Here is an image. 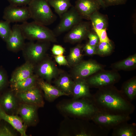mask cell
I'll return each mask as SVG.
<instances>
[{
	"label": "cell",
	"instance_id": "9a60e30c",
	"mask_svg": "<svg viewBox=\"0 0 136 136\" xmlns=\"http://www.w3.org/2000/svg\"><path fill=\"white\" fill-rule=\"evenodd\" d=\"M38 108L35 106L20 103L16 114L19 115L27 127L33 126L37 121Z\"/></svg>",
	"mask_w": 136,
	"mask_h": 136
},
{
	"label": "cell",
	"instance_id": "8992f818",
	"mask_svg": "<svg viewBox=\"0 0 136 136\" xmlns=\"http://www.w3.org/2000/svg\"><path fill=\"white\" fill-rule=\"evenodd\" d=\"M50 42L45 41H33L25 43L22 49L27 61L33 63L40 62L43 59L49 48Z\"/></svg>",
	"mask_w": 136,
	"mask_h": 136
},
{
	"label": "cell",
	"instance_id": "d590c367",
	"mask_svg": "<svg viewBox=\"0 0 136 136\" xmlns=\"http://www.w3.org/2000/svg\"><path fill=\"white\" fill-rule=\"evenodd\" d=\"M10 5L17 6L28 5L32 0H7Z\"/></svg>",
	"mask_w": 136,
	"mask_h": 136
},
{
	"label": "cell",
	"instance_id": "60d3db41",
	"mask_svg": "<svg viewBox=\"0 0 136 136\" xmlns=\"http://www.w3.org/2000/svg\"><path fill=\"white\" fill-rule=\"evenodd\" d=\"M100 5L101 7L105 8L106 7L103 0H96Z\"/></svg>",
	"mask_w": 136,
	"mask_h": 136
},
{
	"label": "cell",
	"instance_id": "5bb4252c",
	"mask_svg": "<svg viewBox=\"0 0 136 136\" xmlns=\"http://www.w3.org/2000/svg\"><path fill=\"white\" fill-rule=\"evenodd\" d=\"M25 39L19 24L14 25L12 28L9 37L6 42L7 49L13 52L22 49L25 44Z\"/></svg>",
	"mask_w": 136,
	"mask_h": 136
},
{
	"label": "cell",
	"instance_id": "f546056e",
	"mask_svg": "<svg viewBox=\"0 0 136 136\" xmlns=\"http://www.w3.org/2000/svg\"><path fill=\"white\" fill-rule=\"evenodd\" d=\"M10 23L5 20H0V37L6 42L12 30Z\"/></svg>",
	"mask_w": 136,
	"mask_h": 136
},
{
	"label": "cell",
	"instance_id": "5b68a950",
	"mask_svg": "<svg viewBox=\"0 0 136 136\" xmlns=\"http://www.w3.org/2000/svg\"><path fill=\"white\" fill-rule=\"evenodd\" d=\"M131 119L130 115L112 114L99 111L91 120L102 128L110 131L120 124L128 122Z\"/></svg>",
	"mask_w": 136,
	"mask_h": 136
},
{
	"label": "cell",
	"instance_id": "603a6c76",
	"mask_svg": "<svg viewBox=\"0 0 136 136\" xmlns=\"http://www.w3.org/2000/svg\"><path fill=\"white\" fill-rule=\"evenodd\" d=\"M56 87L69 95L71 94L74 81L66 74L61 75L55 81Z\"/></svg>",
	"mask_w": 136,
	"mask_h": 136
},
{
	"label": "cell",
	"instance_id": "277c9868",
	"mask_svg": "<svg viewBox=\"0 0 136 136\" xmlns=\"http://www.w3.org/2000/svg\"><path fill=\"white\" fill-rule=\"evenodd\" d=\"M28 7L31 18L36 22L47 26L52 24L56 19L47 0H32Z\"/></svg>",
	"mask_w": 136,
	"mask_h": 136
},
{
	"label": "cell",
	"instance_id": "8d00e7d4",
	"mask_svg": "<svg viewBox=\"0 0 136 136\" xmlns=\"http://www.w3.org/2000/svg\"><path fill=\"white\" fill-rule=\"evenodd\" d=\"M51 51L53 54L58 55H62L65 51V50L60 45H54L51 49Z\"/></svg>",
	"mask_w": 136,
	"mask_h": 136
},
{
	"label": "cell",
	"instance_id": "cb8c5ba5",
	"mask_svg": "<svg viewBox=\"0 0 136 136\" xmlns=\"http://www.w3.org/2000/svg\"><path fill=\"white\" fill-rule=\"evenodd\" d=\"M37 81V76L33 74L25 79L11 84L12 90L15 92L24 90L36 85Z\"/></svg>",
	"mask_w": 136,
	"mask_h": 136
},
{
	"label": "cell",
	"instance_id": "4316f807",
	"mask_svg": "<svg viewBox=\"0 0 136 136\" xmlns=\"http://www.w3.org/2000/svg\"><path fill=\"white\" fill-rule=\"evenodd\" d=\"M90 20L93 29L101 30L106 28L108 22L105 16L98 11L94 13L90 16Z\"/></svg>",
	"mask_w": 136,
	"mask_h": 136
},
{
	"label": "cell",
	"instance_id": "e575fe53",
	"mask_svg": "<svg viewBox=\"0 0 136 136\" xmlns=\"http://www.w3.org/2000/svg\"><path fill=\"white\" fill-rule=\"evenodd\" d=\"M87 37L89 39L88 43L91 46H96L99 42L98 37L95 32L90 31L88 34Z\"/></svg>",
	"mask_w": 136,
	"mask_h": 136
},
{
	"label": "cell",
	"instance_id": "8fae6325",
	"mask_svg": "<svg viewBox=\"0 0 136 136\" xmlns=\"http://www.w3.org/2000/svg\"><path fill=\"white\" fill-rule=\"evenodd\" d=\"M74 67L73 74L75 79H85L102 68L100 64L92 60L81 61Z\"/></svg>",
	"mask_w": 136,
	"mask_h": 136
},
{
	"label": "cell",
	"instance_id": "44dd1931",
	"mask_svg": "<svg viewBox=\"0 0 136 136\" xmlns=\"http://www.w3.org/2000/svg\"><path fill=\"white\" fill-rule=\"evenodd\" d=\"M37 83L43 91L45 98L48 101H53L60 96L69 95L42 79L37 80Z\"/></svg>",
	"mask_w": 136,
	"mask_h": 136
},
{
	"label": "cell",
	"instance_id": "52a82bcc",
	"mask_svg": "<svg viewBox=\"0 0 136 136\" xmlns=\"http://www.w3.org/2000/svg\"><path fill=\"white\" fill-rule=\"evenodd\" d=\"M60 18L59 23L53 31L56 36L68 31L82 19L73 5Z\"/></svg>",
	"mask_w": 136,
	"mask_h": 136
},
{
	"label": "cell",
	"instance_id": "e0dca14e",
	"mask_svg": "<svg viewBox=\"0 0 136 136\" xmlns=\"http://www.w3.org/2000/svg\"><path fill=\"white\" fill-rule=\"evenodd\" d=\"M118 80L116 75L111 72H105L94 75L86 81L89 86L99 88L113 85Z\"/></svg>",
	"mask_w": 136,
	"mask_h": 136
},
{
	"label": "cell",
	"instance_id": "74e56055",
	"mask_svg": "<svg viewBox=\"0 0 136 136\" xmlns=\"http://www.w3.org/2000/svg\"><path fill=\"white\" fill-rule=\"evenodd\" d=\"M127 0H103L106 7L125 4Z\"/></svg>",
	"mask_w": 136,
	"mask_h": 136
},
{
	"label": "cell",
	"instance_id": "ab89813d",
	"mask_svg": "<svg viewBox=\"0 0 136 136\" xmlns=\"http://www.w3.org/2000/svg\"><path fill=\"white\" fill-rule=\"evenodd\" d=\"M96 46H92L87 44L84 48V50L88 55H92L96 54Z\"/></svg>",
	"mask_w": 136,
	"mask_h": 136
},
{
	"label": "cell",
	"instance_id": "3957f363",
	"mask_svg": "<svg viewBox=\"0 0 136 136\" xmlns=\"http://www.w3.org/2000/svg\"><path fill=\"white\" fill-rule=\"evenodd\" d=\"M19 25L25 39L30 41L37 40L57 42L56 36L53 31L46 26L34 21L25 22Z\"/></svg>",
	"mask_w": 136,
	"mask_h": 136
},
{
	"label": "cell",
	"instance_id": "7402d4cb",
	"mask_svg": "<svg viewBox=\"0 0 136 136\" xmlns=\"http://www.w3.org/2000/svg\"><path fill=\"white\" fill-rule=\"evenodd\" d=\"M112 136H136V124L125 122L118 124L113 129Z\"/></svg>",
	"mask_w": 136,
	"mask_h": 136
},
{
	"label": "cell",
	"instance_id": "4fadbf2b",
	"mask_svg": "<svg viewBox=\"0 0 136 136\" xmlns=\"http://www.w3.org/2000/svg\"><path fill=\"white\" fill-rule=\"evenodd\" d=\"M18 102L15 92L12 90L0 94V107L7 114H16L20 104Z\"/></svg>",
	"mask_w": 136,
	"mask_h": 136
},
{
	"label": "cell",
	"instance_id": "7a4b0ae2",
	"mask_svg": "<svg viewBox=\"0 0 136 136\" xmlns=\"http://www.w3.org/2000/svg\"><path fill=\"white\" fill-rule=\"evenodd\" d=\"M61 109L66 113L86 120H91L94 115L99 111L92 97L75 99L62 105Z\"/></svg>",
	"mask_w": 136,
	"mask_h": 136
},
{
	"label": "cell",
	"instance_id": "4dcf8cb0",
	"mask_svg": "<svg viewBox=\"0 0 136 136\" xmlns=\"http://www.w3.org/2000/svg\"><path fill=\"white\" fill-rule=\"evenodd\" d=\"M112 49L110 42H99L96 46V54L101 55H106L111 52Z\"/></svg>",
	"mask_w": 136,
	"mask_h": 136
},
{
	"label": "cell",
	"instance_id": "d6a6232c",
	"mask_svg": "<svg viewBox=\"0 0 136 136\" xmlns=\"http://www.w3.org/2000/svg\"><path fill=\"white\" fill-rule=\"evenodd\" d=\"M8 82L6 73L3 69L0 66V93L5 88Z\"/></svg>",
	"mask_w": 136,
	"mask_h": 136
},
{
	"label": "cell",
	"instance_id": "7c38bea8",
	"mask_svg": "<svg viewBox=\"0 0 136 136\" xmlns=\"http://www.w3.org/2000/svg\"><path fill=\"white\" fill-rule=\"evenodd\" d=\"M40 62L36 68L37 74L49 83L59 74L58 69L55 63L50 59H43Z\"/></svg>",
	"mask_w": 136,
	"mask_h": 136
},
{
	"label": "cell",
	"instance_id": "f1b7e54d",
	"mask_svg": "<svg viewBox=\"0 0 136 136\" xmlns=\"http://www.w3.org/2000/svg\"><path fill=\"white\" fill-rule=\"evenodd\" d=\"M136 64V55L130 56L126 59L116 63L114 66L119 69H129L135 66Z\"/></svg>",
	"mask_w": 136,
	"mask_h": 136
},
{
	"label": "cell",
	"instance_id": "6da1fadb",
	"mask_svg": "<svg viewBox=\"0 0 136 136\" xmlns=\"http://www.w3.org/2000/svg\"><path fill=\"white\" fill-rule=\"evenodd\" d=\"M92 100L99 111L117 115H130L135 107L122 91L113 85L99 88L92 95Z\"/></svg>",
	"mask_w": 136,
	"mask_h": 136
},
{
	"label": "cell",
	"instance_id": "ba28073f",
	"mask_svg": "<svg viewBox=\"0 0 136 136\" xmlns=\"http://www.w3.org/2000/svg\"><path fill=\"white\" fill-rule=\"evenodd\" d=\"M3 18L10 23H22L31 18V16L28 6H17L9 5L4 9Z\"/></svg>",
	"mask_w": 136,
	"mask_h": 136
},
{
	"label": "cell",
	"instance_id": "ffe728a7",
	"mask_svg": "<svg viewBox=\"0 0 136 136\" xmlns=\"http://www.w3.org/2000/svg\"><path fill=\"white\" fill-rule=\"evenodd\" d=\"M89 85L84 79H76L74 81L71 94L74 99L92 97L89 89Z\"/></svg>",
	"mask_w": 136,
	"mask_h": 136
},
{
	"label": "cell",
	"instance_id": "836d02e7",
	"mask_svg": "<svg viewBox=\"0 0 136 136\" xmlns=\"http://www.w3.org/2000/svg\"><path fill=\"white\" fill-rule=\"evenodd\" d=\"M93 29L98 36L99 42H110V41L107 36L106 28L101 30Z\"/></svg>",
	"mask_w": 136,
	"mask_h": 136
},
{
	"label": "cell",
	"instance_id": "484cf974",
	"mask_svg": "<svg viewBox=\"0 0 136 136\" xmlns=\"http://www.w3.org/2000/svg\"><path fill=\"white\" fill-rule=\"evenodd\" d=\"M121 91L130 101L134 99L136 97V79H131L124 83Z\"/></svg>",
	"mask_w": 136,
	"mask_h": 136
},
{
	"label": "cell",
	"instance_id": "2e32d148",
	"mask_svg": "<svg viewBox=\"0 0 136 136\" xmlns=\"http://www.w3.org/2000/svg\"><path fill=\"white\" fill-rule=\"evenodd\" d=\"M75 4L74 7L82 19L87 20L101 7L96 0H77Z\"/></svg>",
	"mask_w": 136,
	"mask_h": 136
},
{
	"label": "cell",
	"instance_id": "83f0119b",
	"mask_svg": "<svg viewBox=\"0 0 136 136\" xmlns=\"http://www.w3.org/2000/svg\"><path fill=\"white\" fill-rule=\"evenodd\" d=\"M81 46L78 44L71 48L66 59L69 65L74 66L80 62L82 58Z\"/></svg>",
	"mask_w": 136,
	"mask_h": 136
},
{
	"label": "cell",
	"instance_id": "9c48e42d",
	"mask_svg": "<svg viewBox=\"0 0 136 136\" xmlns=\"http://www.w3.org/2000/svg\"><path fill=\"white\" fill-rule=\"evenodd\" d=\"M15 93L20 103L32 105L38 108L44 106V103L42 93L36 85L24 90Z\"/></svg>",
	"mask_w": 136,
	"mask_h": 136
},
{
	"label": "cell",
	"instance_id": "d4e9b609",
	"mask_svg": "<svg viewBox=\"0 0 136 136\" xmlns=\"http://www.w3.org/2000/svg\"><path fill=\"white\" fill-rule=\"evenodd\" d=\"M50 6L60 18L72 6L71 0H47Z\"/></svg>",
	"mask_w": 136,
	"mask_h": 136
},
{
	"label": "cell",
	"instance_id": "b9f144b4",
	"mask_svg": "<svg viewBox=\"0 0 136 136\" xmlns=\"http://www.w3.org/2000/svg\"><path fill=\"white\" fill-rule=\"evenodd\" d=\"M1 121V120H0V121Z\"/></svg>",
	"mask_w": 136,
	"mask_h": 136
},
{
	"label": "cell",
	"instance_id": "30bf717a",
	"mask_svg": "<svg viewBox=\"0 0 136 136\" xmlns=\"http://www.w3.org/2000/svg\"><path fill=\"white\" fill-rule=\"evenodd\" d=\"M89 22L81 21L68 31L64 37L66 42L75 43L81 42L87 37L91 31Z\"/></svg>",
	"mask_w": 136,
	"mask_h": 136
},
{
	"label": "cell",
	"instance_id": "1f68e13d",
	"mask_svg": "<svg viewBox=\"0 0 136 136\" xmlns=\"http://www.w3.org/2000/svg\"><path fill=\"white\" fill-rule=\"evenodd\" d=\"M15 130L13 127L6 124H0V136H16L17 134Z\"/></svg>",
	"mask_w": 136,
	"mask_h": 136
},
{
	"label": "cell",
	"instance_id": "ac0fdd59",
	"mask_svg": "<svg viewBox=\"0 0 136 136\" xmlns=\"http://www.w3.org/2000/svg\"><path fill=\"white\" fill-rule=\"evenodd\" d=\"M0 119L10 125L22 136H27V127L24 123L22 119L18 115H9L6 113L0 107Z\"/></svg>",
	"mask_w": 136,
	"mask_h": 136
},
{
	"label": "cell",
	"instance_id": "d6986e66",
	"mask_svg": "<svg viewBox=\"0 0 136 136\" xmlns=\"http://www.w3.org/2000/svg\"><path fill=\"white\" fill-rule=\"evenodd\" d=\"M35 69L33 63L27 61L13 72L10 80L11 84L15 83L30 76L33 74Z\"/></svg>",
	"mask_w": 136,
	"mask_h": 136
},
{
	"label": "cell",
	"instance_id": "f35d334b",
	"mask_svg": "<svg viewBox=\"0 0 136 136\" xmlns=\"http://www.w3.org/2000/svg\"><path fill=\"white\" fill-rule=\"evenodd\" d=\"M54 58L55 61L59 65H69L66 59L62 55H56Z\"/></svg>",
	"mask_w": 136,
	"mask_h": 136
}]
</instances>
